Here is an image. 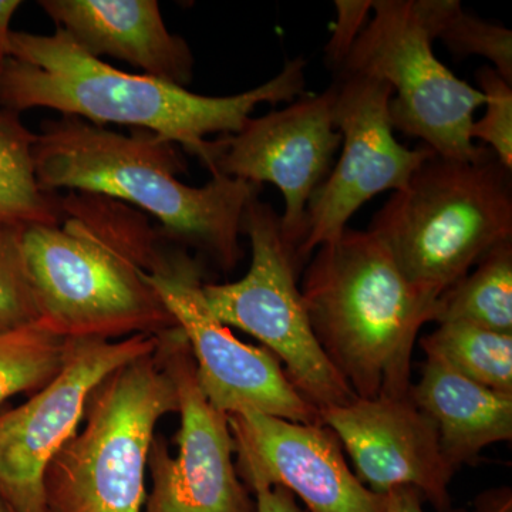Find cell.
<instances>
[{"mask_svg": "<svg viewBox=\"0 0 512 512\" xmlns=\"http://www.w3.org/2000/svg\"><path fill=\"white\" fill-rule=\"evenodd\" d=\"M306 60H288L274 79L234 96L212 97L130 74L97 59L62 29L53 35L10 32L0 59V109L59 111L103 127L121 124L177 144L210 168L211 134L237 133L259 104L291 103L306 94Z\"/></svg>", "mask_w": 512, "mask_h": 512, "instance_id": "cell-1", "label": "cell"}, {"mask_svg": "<svg viewBox=\"0 0 512 512\" xmlns=\"http://www.w3.org/2000/svg\"><path fill=\"white\" fill-rule=\"evenodd\" d=\"M59 224L23 231L40 323L64 339L160 335L177 323L146 275L161 231L137 208L62 195Z\"/></svg>", "mask_w": 512, "mask_h": 512, "instance_id": "cell-2", "label": "cell"}, {"mask_svg": "<svg viewBox=\"0 0 512 512\" xmlns=\"http://www.w3.org/2000/svg\"><path fill=\"white\" fill-rule=\"evenodd\" d=\"M177 144L147 130L121 134L77 117L46 120L33 144L40 187L101 195L147 212L168 239L205 252L225 271L242 256L239 237L261 185L212 174L202 187L180 180Z\"/></svg>", "mask_w": 512, "mask_h": 512, "instance_id": "cell-3", "label": "cell"}, {"mask_svg": "<svg viewBox=\"0 0 512 512\" xmlns=\"http://www.w3.org/2000/svg\"><path fill=\"white\" fill-rule=\"evenodd\" d=\"M320 348L360 399L409 396L420 329L439 298L414 286L370 231L320 245L301 288Z\"/></svg>", "mask_w": 512, "mask_h": 512, "instance_id": "cell-4", "label": "cell"}, {"mask_svg": "<svg viewBox=\"0 0 512 512\" xmlns=\"http://www.w3.org/2000/svg\"><path fill=\"white\" fill-rule=\"evenodd\" d=\"M367 231L414 286L439 298L491 249L512 241L511 170L484 146L474 160L434 154Z\"/></svg>", "mask_w": 512, "mask_h": 512, "instance_id": "cell-5", "label": "cell"}, {"mask_svg": "<svg viewBox=\"0 0 512 512\" xmlns=\"http://www.w3.org/2000/svg\"><path fill=\"white\" fill-rule=\"evenodd\" d=\"M177 412V387L158 348L114 370L90 394L82 431L47 467L45 511L143 512L158 421Z\"/></svg>", "mask_w": 512, "mask_h": 512, "instance_id": "cell-6", "label": "cell"}, {"mask_svg": "<svg viewBox=\"0 0 512 512\" xmlns=\"http://www.w3.org/2000/svg\"><path fill=\"white\" fill-rule=\"evenodd\" d=\"M372 18L335 74L370 77L393 90L394 130L419 138L436 156L474 160V114L484 104L477 87L454 76L433 52L424 0H373Z\"/></svg>", "mask_w": 512, "mask_h": 512, "instance_id": "cell-7", "label": "cell"}, {"mask_svg": "<svg viewBox=\"0 0 512 512\" xmlns=\"http://www.w3.org/2000/svg\"><path fill=\"white\" fill-rule=\"evenodd\" d=\"M251 242L247 275L231 284H204L205 301L215 318L264 343L284 363L285 375L315 409L345 406L356 399L329 362L313 333L298 274L301 266L286 244L281 215L254 198L242 221Z\"/></svg>", "mask_w": 512, "mask_h": 512, "instance_id": "cell-8", "label": "cell"}, {"mask_svg": "<svg viewBox=\"0 0 512 512\" xmlns=\"http://www.w3.org/2000/svg\"><path fill=\"white\" fill-rule=\"evenodd\" d=\"M178 328L183 330L195 376L208 402L225 414L256 410L295 423L322 424L319 410L296 392L269 350L232 335L208 308L201 268L161 231L146 275Z\"/></svg>", "mask_w": 512, "mask_h": 512, "instance_id": "cell-9", "label": "cell"}, {"mask_svg": "<svg viewBox=\"0 0 512 512\" xmlns=\"http://www.w3.org/2000/svg\"><path fill=\"white\" fill-rule=\"evenodd\" d=\"M158 348V335L69 339L62 370L28 402L0 413V500L10 512H46L50 461L79 430L101 380Z\"/></svg>", "mask_w": 512, "mask_h": 512, "instance_id": "cell-10", "label": "cell"}, {"mask_svg": "<svg viewBox=\"0 0 512 512\" xmlns=\"http://www.w3.org/2000/svg\"><path fill=\"white\" fill-rule=\"evenodd\" d=\"M335 123L342 150L329 177L313 195L299 266L320 247L335 241L367 201L384 191L406 187L424 161L434 156L421 144L407 148L394 137L389 84L370 77L335 74Z\"/></svg>", "mask_w": 512, "mask_h": 512, "instance_id": "cell-11", "label": "cell"}, {"mask_svg": "<svg viewBox=\"0 0 512 512\" xmlns=\"http://www.w3.org/2000/svg\"><path fill=\"white\" fill-rule=\"evenodd\" d=\"M335 100L332 83L325 92L303 94L285 109L249 117L237 133L212 140L211 175L261 187L269 183L282 192V234L295 256L305 239L309 204L329 177L342 146Z\"/></svg>", "mask_w": 512, "mask_h": 512, "instance_id": "cell-12", "label": "cell"}, {"mask_svg": "<svg viewBox=\"0 0 512 512\" xmlns=\"http://www.w3.org/2000/svg\"><path fill=\"white\" fill-rule=\"evenodd\" d=\"M158 352L177 387L181 426L175 457L154 436L147 461L153 485L143 512H256L235 467L228 414L201 392L183 330L175 326L160 333Z\"/></svg>", "mask_w": 512, "mask_h": 512, "instance_id": "cell-13", "label": "cell"}, {"mask_svg": "<svg viewBox=\"0 0 512 512\" xmlns=\"http://www.w3.org/2000/svg\"><path fill=\"white\" fill-rule=\"evenodd\" d=\"M238 476L248 485L282 487L311 512H384L350 471L335 434L322 424L295 423L256 410L228 414Z\"/></svg>", "mask_w": 512, "mask_h": 512, "instance_id": "cell-14", "label": "cell"}, {"mask_svg": "<svg viewBox=\"0 0 512 512\" xmlns=\"http://www.w3.org/2000/svg\"><path fill=\"white\" fill-rule=\"evenodd\" d=\"M328 427L346 448L359 480L376 494L416 488L437 510L450 507L453 467L448 464L436 426L409 396L360 399L320 410Z\"/></svg>", "mask_w": 512, "mask_h": 512, "instance_id": "cell-15", "label": "cell"}, {"mask_svg": "<svg viewBox=\"0 0 512 512\" xmlns=\"http://www.w3.org/2000/svg\"><path fill=\"white\" fill-rule=\"evenodd\" d=\"M39 6L97 59L123 60L144 76L185 89L192 82L190 46L167 29L156 0H40Z\"/></svg>", "mask_w": 512, "mask_h": 512, "instance_id": "cell-16", "label": "cell"}, {"mask_svg": "<svg viewBox=\"0 0 512 512\" xmlns=\"http://www.w3.org/2000/svg\"><path fill=\"white\" fill-rule=\"evenodd\" d=\"M409 397L433 421L454 470L473 463L485 447L512 439V396L467 379L437 357L426 356Z\"/></svg>", "mask_w": 512, "mask_h": 512, "instance_id": "cell-17", "label": "cell"}, {"mask_svg": "<svg viewBox=\"0 0 512 512\" xmlns=\"http://www.w3.org/2000/svg\"><path fill=\"white\" fill-rule=\"evenodd\" d=\"M32 133L18 114L0 113V222L32 227L59 224L62 195L40 187L33 161Z\"/></svg>", "mask_w": 512, "mask_h": 512, "instance_id": "cell-18", "label": "cell"}, {"mask_svg": "<svg viewBox=\"0 0 512 512\" xmlns=\"http://www.w3.org/2000/svg\"><path fill=\"white\" fill-rule=\"evenodd\" d=\"M434 322L512 335V241L491 249L471 274L441 293Z\"/></svg>", "mask_w": 512, "mask_h": 512, "instance_id": "cell-19", "label": "cell"}, {"mask_svg": "<svg viewBox=\"0 0 512 512\" xmlns=\"http://www.w3.org/2000/svg\"><path fill=\"white\" fill-rule=\"evenodd\" d=\"M426 356L446 363L467 379L512 396V335L467 323H439L420 340Z\"/></svg>", "mask_w": 512, "mask_h": 512, "instance_id": "cell-20", "label": "cell"}, {"mask_svg": "<svg viewBox=\"0 0 512 512\" xmlns=\"http://www.w3.org/2000/svg\"><path fill=\"white\" fill-rule=\"evenodd\" d=\"M69 339L42 323L0 330V406L20 393H35L62 370Z\"/></svg>", "mask_w": 512, "mask_h": 512, "instance_id": "cell-21", "label": "cell"}, {"mask_svg": "<svg viewBox=\"0 0 512 512\" xmlns=\"http://www.w3.org/2000/svg\"><path fill=\"white\" fill-rule=\"evenodd\" d=\"M434 40L457 56H480L512 84V32L466 12L458 0H424Z\"/></svg>", "mask_w": 512, "mask_h": 512, "instance_id": "cell-22", "label": "cell"}, {"mask_svg": "<svg viewBox=\"0 0 512 512\" xmlns=\"http://www.w3.org/2000/svg\"><path fill=\"white\" fill-rule=\"evenodd\" d=\"M25 228L0 222V330L40 322L39 305L23 251Z\"/></svg>", "mask_w": 512, "mask_h": 512, "instance_id": "cell-23", "label": "cell"}, {"mask_svg": "<svg viewBox=\"0 0 512 512\" xmlns=\"http://www.w3.org/2000/svg\"><path fill=\"white\" fill-rule=\"evenodd\" d=\"M476 79L485 111L471 126V140L484 143L504 167L512 170V84L490 66L481 67Z\"/></svg>", "mask_w": 512, "mask_h": 512, "instance_id": "cell-24", "label": "cell"}, {"mask_svg": "<svg viewBox=\"0 0 512 512\" xmlns=\"http://www.w3.org/2000/svg\"><path fill=\"white\" fill-rule=\"evenodd\" d=\"M335 9L336 22L325 47V56L330 69L338 72L369 22L373 0H336Z\"/></svg>", "mask_w": 512, "mask_h": 512, "instance_id": "cell-25", "label": "cell"}, {"mask_svg": "<svg viewBox=\"0 0 512 512\" xmlns=\"http://www.w3.org/2000/svg\"><path fill=\"white\" fill-rule=\"evenodd\" d=\"M251 490L255 494L256 512H305L296 503L295 495L285 488L255 485Z\"/></svg>", "mask_w": 512, "mask_h": 512, "instance_id": "cell-26", "label": "cell"}, {"mask_svg": "<svg viewBox=\"0 0 512 512\" xmlns=\"http://www.w3.org/2000/svg\"><path fill=\"white\" fill-rule=\"evenodd\" d=\"M387 503L384 512H424L423 495L412 487L394 488L386 494Z\"/></svg>", "mask_w": 512, "mask_h": 512, "instance_id": "cell-27", "label": "cell"}, {"mask_svg": "<svg viewBox=\"0 0 512 512\" xmlns=\"http://www.w3.org/2000/svg\"><path fill=\"white\" fill-rule=\"evenodd\" d=\"M474 512H512L511 488H495L481 494Z\"/></svg>", "mask_w": 512, "mask_h": 512, "instance_id": "cell-28", "label": "cell"}, {"mask_svg": "<svg viewBox=\"0 0 512 512\" xmlns=\"http://www.w3.org/2000/svg\"><path fill=\"white\" fill-rule=\"evenodd\" d=\"M20 5L19 0H0V59L8 55L10 22Z\"/></svg>", "mask_w": 512, "mask_h": 512, "instance_id": "cell-29", "label": "cell"}, {"mask_svg": "<svg viewBox=\"0 0 512 512\" xmlns=\"http://www.w3.org/2000/svg\"><path fill=\"white\" fill-rule=\"evenodd\" d=\"M0 512H9V508L2 503V500H0Z\"/></svg>", "mask_w": 512, "mask_h": 512, "instance_id": "cell-30", "label": "cell"}, {"mask_svg": "<svg viewBox=\"0 0 512 512\" xmlns=\"http://www.w3.org/2000/svg\"><path fill=\"white\" fill-rule=\"evenodd\" d=\"M0 113H2V109H0Z\"/></svg>", "mask_w": 512, "mask_h": 512, "instance_id": "cell-31", "label": "cell"}, {"mask_svg": "<svg viewBox=\"0 0 512 512\" xmlns=\"http://www.w3.org/2000/svg\"><path fill=\"white\" fill-rule=\"evenodd\" d=\"M10 512V511H9Z\"/></svg>", "mask_w": 512, "mask_h": 512, "instance_id": "cell-32", "label": "cell"}]
</instances>
